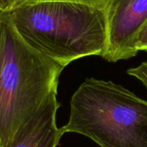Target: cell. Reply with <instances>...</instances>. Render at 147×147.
Instances as JSON below:
<instances>
[{
	"instance_id": "obj_5",
	"label": "cell",
	"mask_w": 147,
	"mask_h": 147,
	"mask_svg": "<svg viewBox=\"0 0 147 147\" xmlns=\"http://www.w3.org/2000/svg\"><path fill=\"white\" fill-rule=\"evenodd\" d=\"M60 104L57 93L53 94L44 106L0 147H56L64 134L56 123Z\"/></svg>"
},
{
	"instance_id": "obj_8",
	"label": "cell",
	"mask_w": 147,
	"mask_h": 147,
	"mask_svg": "<svg viewBox=\"0 0 147 147\" xmlns=\"http://www.w3.org/2000/svg\"><path fill=\"white\" fill-rule=\"evenodd\" d=\"M135 47L139 51H147V21L143 25L135 39Z\"/></svg>"
},
{
	"instance_id": "obj_4",
	"label": "cell",
	"mask_w": 147,
	"mask_h": 147,
	"mask_svg": "<svg viewBox=\"0 0 147 147\" xmlns=\"http://www.w3.org/2000/svg\"><path fill=\"white\" fill-rule=\"evenodd\" d=\"M105 10L108 39L102 58L117 62L136 56L135 39L147 21V0H109Z\"/></svg>"
},
{
	"instance_id": "obj_3",
	"label": "cell",
	"mask_w": 147,
	"mask_h": 147,
	"mask_svg": "<svg viewBox=\"0 0 147 147\" xmlns=\"http://www.w3.org/2000/svg\"><path fill=\"white\" fill-rule=\"evenodd\" d=\"M70 113L64 134L84 135L101 147H147V101L112 81L85 79Z\"/></svg>"
},
{
	"instance_id": "obj_9",
	"label": "cell",
	"mask_w": 147,
	"mask_h": 147,
	"mask_svg": "<svg viewBox=\"0 0 147 147\" xmlns=\"http://www.w3.org/2000/svg\"><path fill=\"white\" fill-rule=\"evenodd\" d=\"M9 8V0H0V12L8 11Z\"/></svg>"
},
{
	"instance_id": "obj_1",
	"label": "cell",
	"mask_w": 147,
	"mask_h": 147,
	"mask_svg": "<svg viewBox=\"0 0 147 147\" xmlns=\"http://www.w3.org/2000/svg\"><path fill=\"white\" fill-rule=\"evenodd\" d=\"M9 12L22 38L64 67L76 59L102 57L105 53L108 35L104 8L48 1L22 4Z\"/></svg>"
},
{
	"instance_id": "obj_7",
	"label": "cell",
	"mask_w": 147,
	"mask_h": 147,
	"mask_svg": "<svg viewBox=\"0 0 147 147\" xmlns=\"http://www.w3.org/2000/svg\"><path fill=\"white\" fill-rule=\"evenodd\" d=\"M127 74L140 80L147 89V61L142 62L139 66L127 70Z\"/></svg>"
},
{
	"instance_id": "obj_2",
	"label": "cell",
	"mask_w": 147,
	"mask_h": 147,
	"mask_svg": "<svg viewBox=\"0 0 147 147\" xmlns=\"http://www.w3.org/2000/svg\"><path fill=\"white\" fill-rule=\"evenodd\" d=\"M64 66L32 47L0 12V146L57 93Z\"/></svg>"
},
{
	"instance_id": "obj_6",
	"label": "cell",
	"mask_w": 147,
	"mask_h": 147,
	"mask_svg": "<svg viewBox=\"0 0 147 147\" xmlns=\"http://www.w3.org/2000/svg\"><path fill=\"white\" fill-rule=\"evenodd\" d=\"M48 1H65V2H74V3H80L84 4H89L92 6H96L100 8H106L109 0H9V10L27 3H34L39 2H48Z\"/></svg>"
}]
</instances>
